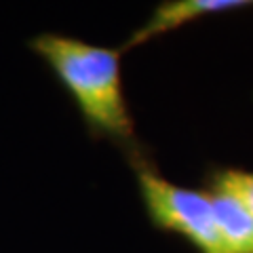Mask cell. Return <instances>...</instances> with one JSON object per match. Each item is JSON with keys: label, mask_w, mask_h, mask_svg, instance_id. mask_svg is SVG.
I'll return each mask as SVG.
<instances>
[{"label": "cell", "mask_w": 253, "mask_h": 253, "mask_svg": "<svg viewBox=\"0 0 253 253\" xmlns=\"http://www.w3.org/2000/svg\"><path fill=\"white\" fill-rule=\"evenodd\" d=\"M137 181L148 217L158 230L181 234L199 253H234L219 232L207 192L171 184L148 163L137 165Z\"/></svg>", "instance_id": "cell-2"}, {"label": "cell", "mask_w": 253, "mask_h": 253, "mask_svg": "<svg viewBox=\"0 0 253 253\" xmlns=\"http://www.w3.org/2000/svg\"><path fill=\"white\" fill-rule=\"evenodd\" d=\"M207 194L228 247L234 253H253V215L224 190L211 188Z\"/></svg>", "instance_id": "cell-4"}, {"label": "cell", "mask_w": 253, "mask_h": 253, "mask_svg": "<svg viewBox=\"0 0 253 253\" xmlns=\"http://www.w3.org/2000/svg\"><path fill=\"white\" fill-rule=\"evenodd\" d=\"M32 49L72 93L86 126L95 135L116 141L133 139V121L123 95L121 51L59 34L36 36Z\"/></svg>", "instance_id": "cell-1"}, {"label": "cell", "mask_w": 253, "mask_h": 253, "mask_svg": "<svg viewBox=\"0 0 253 253\" xmlns=\"http://www.w3.org/2000/svg\"><path fill=\"white\" fill-rule=\"evenodd\" d=\"M247 6H253V0H169V2L158 4L152 17L126 41L125 49L144 44L150 38L173 32L179 26H184V23L205 17V15L239 11V9H247Z\"/></svg>", "instance_id": "cell-3"}, {"label": "cell", "mask_w": 253, "mask_h": 253, "mask_svg": "<svg viewBox=\"0 0 253 253\" xmlns=\"http://www.w3.org/2000/svg\"><path fill=\"white\" fill-rule=\"evenodd\" d=\"M211 188L232 194L253 215V171L245 169H219L211 175Z\"/></svg>", "instance_id": "cell-5"}]
</instances>
